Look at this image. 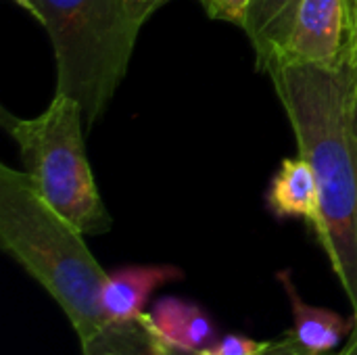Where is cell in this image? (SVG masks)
Instances as JSON below:
<instances>
[{"label": "cell", "mask_w": 357, "mask_h": 355, "mask_svg": "<svg viewBox=\"0 0 357 355\" xmlns=\"http://www.w3.org/2000/svg\"><path fill=\"white\" fill-rule=\"evenodd\" d=\"M289 117L299 155L316 174L322 211L314 234L357 320V69L274 61L266 67Z\"/></svg>", "instance_id": "obj_1"}, {"label": "cell", "mask_w": 357, "mask_h": 355, "mask_svg": "<svg viewBox=\"0 0 357 355\" xmlns=\"http://www.w3.org/2000/svg\"><path fill=\"white\" fill-rule=\"evenodd\" d=\"M84 236L40 197L23 169L0 165V247L56 301L82 345L109 324L100 301L109 272Z\"/></svg>", "instance_id": "obj_2"}, {"label": "cell", "mask_w": 357, "mask_h": 355, "mask_svg": "<svg viewBox=\"0 0 357 355\" xmlns=\"http://www.w3.org/2000/svg\"><path fill=\"white\" fill-rule=\"evenodd\" d=\"M46 31L56 67L54 92L82 105L90 130L113 100L140 27L123 0H10Z\"/></svg>", "instance_id": "obj_3"}, {"label": "cell", "mask_w": 357, "mask_h": 355, "mask_svg": "<svg viewBox=\"0 0 357 355\" xmlns=\"http://www.w3.org/2000/svg\"><path fill=\"white\" fill-rule=\"evenodd\" d=\"M0 126L19 149L23 172L40 197L86 236L111 230L113 220L98 192L88 155L82 105L54 92L36 117L0 111Z\"/></svg>", "instance_id": "obj_4"}, {"label": "cell", "mask_w": 357, "mask_h": 355, "mask_svg": "<svg viewBox=\"0 0 357 355\" xmlns=\"http://www.w3.org/2000/svg\"><path fill=\"white\" fill-rule=\"evenodd\" d=\"M347 27V0H301L291 31L270 63L337 67L345 61Z\"/></svg>", "instance_id": "obj_5"}, {"label": "cell", "mask_w": 357, "mask_h": 355, "mask_svg": "<svg viewBox=\"0 0 357 355\" xmlns=\"http://www.w3.org/2000/svg\"><path fill=\"white\" fill-rule=\"evenodd\" d=\"M184 278V270L172 264L123 266L107 276L102 287V312L109 322H126L144 314L155 291Z\"/></svg>", "instance_id": "obj_6"}, {"label": "cell", "mask_w": 357, "mask_h": 355, "mask_svg": "<svg viewBox=\"0 0 357 355\" xmlns=\"http://www.w3.org/2000/svg\"><path fill=\"white\" fill-rule=\"evenodd\" d=\"M266 205L278 220H303L316 230L320 224L322 197L316 174L305 157L282 159L270 180Z\"/></svg>", "instance_id": "obj_7"}, {"label": "cell", "mask_w": 357, "mask_h": 355, "mask_svg": "<svg viewBox=\"0 0 357 355\" xmlns=\"http://www.w3.org/2000/svg\"><path fill=\"white\" fill-rule=\"evenodd\" d=\"M276 278L291 303V312H293L291 333L295 335V339L314 354H333L343 343V339L351 335L356 320L354 318L347 320L328 308H318L307 303L299 295L291 270H280Z\"/></svg>", "instance_id": "obj_8"}, {"label": "cell", "mask_w": 357, "mask_h": 355, "mask_svg": "<svg viewBox=\"0 0 357 355\" xmlns=\"http://www.w3.org/2000/svg\"><path fill=\"white\" fill-rule=\"evenodd\" d=\"M153 326L176 347L197 354L211 343H215V326L209 314L186 299L163 297L153 305V312H146Z\"/></svg>", "instance_id": "obj_9"}, {"label": "cell", "mask_w": 357, "mask_h": 355, "mask_svg": "<svg viewBox=\"0 0 357 355\" xmlns=\"http://www.w3.org/2000/svg\"><path fill=\"white\" fill-rule=\"evenodd\" d=\"M82 355H195L172 345L151 322L149 314L126 322H109L82 345Z\"/></svg>", "instance_id": "obj_10"}, {"label": "cell", "mask_w": 357, "mask_h": 355, "mask_svg": "<svg viewBox=\"0 0 357 355\" xmlns=\"http://www.w3.org/2000/svg\"><path fill=\"white\" fill-rule=\"evenodd\" d=\"M301 0H253L243 31L255 52V67L266 71L282 48Z\"/></svg>", "instance_id": "obj_11"}, {"label": "cell", "mask_w": 357, "mask_h": 355, "mask_svg": "<svg viewBox=\"0 0 357 355\" xmlns=\"http://www.w3.org/2000/svg\"><path fill=\"white\" fill-rule=\"evenodd\" d=\"M268 341H255L245 335H226L195 355H259Z\"/></svg>", "instance_id": "obj_12"}, {"label": "cell", "mask_w": 357, "mask_h": 355, "mask_svg": "<svg viewBox=\"0 0 357 355\" xmlns=\"http://www.w3.org/2000/svg\"><path fill=\"white\" fill-rule=\"evenodd\" d=\"M199 2L211 19L232 23L241 29H243L247 13L253 4V0H199Z\"/></svg>", "instance_id": "obj_13"}, {"label": "cell", "mask_w": 357, "mask_h": 355, "mask_svg": "<svg viewBox=\"0 0 357 355\" xmlns=\"http://www.w3.org/2000/svg\"><path fill=\"white\" fill-rule=\"evenodd\" d=\"M259 355H337V352H333V354H314V352H310L307 347H303V345L295 339V335L289 331V333H284L280 339L268 341L266 349Z\"/></svg>", "instance_id": "obj_14"}, {"label": "cell", "mask_w": 357, "mask_h": 355, "mask_svg": "<svg viewBox=\"0 0 357 355\" xmlns=\"http://www.w3.org/2000/svg\"><path fill=\"white\" fill-rule=\"evenodd\" d=\"M167 2H172V0H123L130 19H132L138 27H142V25H144L161 6H165Z\"/></svg>", "instance_id": "obj_15"}, {"label": "cell", "mask_w": 357, "mask_h": 355, "mask_svg": "<svg viewBox=\"0 0 357 355\" xmlns=\"http://www.w3.org/2000/svg\"><path fill=\"white\" fill-rule=\"evenodd\" d=\"M347 50L345 59L357 69V0H347Z\"/></svg>", "instance_id": "obj_16"}, {"label": "cell", "mask_w": 357, "mask_h": 355, "mask_svg": "<svg viewBox=\"0 0 357 355\" xmlns=\"http://www.w3.org/2000/svg\"><path fill=\"white\" fill-rule=\"evenodd\" d=\"M337 355H357V322L351 331V335L347 337V343L337 352Z\"/></svg>", "instance_id": "obj_17"}, {"label": "cell", "mask_w": 357, "mask_h": 355, "mask_svg": "<svg viewBox=\"0 0 357 355\" xmlns=\"http://www.w3.org/2000/svg\"><path fill=\"white\" fill-rule=\"evenodd\" d=\"M354 130H356V140H357V98H356V109H354Z\"/></svg>", "instance_id": "obj_18"}]
</instances>
